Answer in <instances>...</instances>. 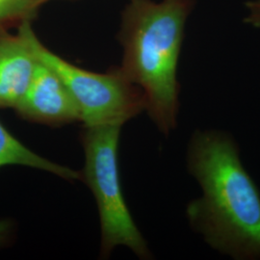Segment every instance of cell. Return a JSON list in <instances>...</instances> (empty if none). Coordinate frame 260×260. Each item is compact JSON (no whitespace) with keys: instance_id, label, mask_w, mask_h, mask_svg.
I'll use <instances>...</instances> for the list:
<instances>
[{"instance_id":"obj_1","label":"cell","mask_w":260,"mask_h":260,"mask_svg":"<svg viewBox=\"0 0 260 260\" xmlns=\"http://www.w3.org/2000/svg\"><path fill=\"white\" fill-rule=\"evenodd\" d=\"M187 167L202 189L186 216L205 243L236 260L260 259V191L243 166L233 136L222 130H196Z\"/></svg>"},{"instance_id":"obj_7","label":"cell","mask_w":260,"mask_h":260,"mask_svg":"<svg viewBox=\"0 0 260 260\" xmlns=\"http://www.w3.org/2000/svg\"><path fill=\"white\" fill-rule=\"evenodd\" d=\"M19 165L42 170L66 180H81V173L42 157L14 137L0 121V168Z\"/></svg>"},{"instance_id":"obj_9","label":"cell","mask_w":260,"mask_h":260,"mask_svg":"<svg viewBox=\"0 0 260 260\" xmlns=\"http://www.w3.org/2000/svg\"><path fill=\"white\" fill-rule=\"evenodd\" d=\"M247 8L249 14L246 21L255 27H260V0L248 2Z\"/></svg>"},{"instance_id":"obj_4","label":"cell","mask_w":260,"mask_h":260,"mask_svg":"<svg viewBox=\"0 0 260 260\" xmlns=\"http://www.w3.org/2000/svg\"><path fill=\"white\" fill-rule=\"evenodd\" d=\"M29 40L38 59L54 71L74 96L84 126L121 124L146 111V99L138 86L121 70L94 74L73 65L54 54L29 29Z\"/></svg>"},{"instance_id":"obj_8","label":"cell","mask_w":260,"mask_h":260,"mask_svg":"<svg viewBox=\"0 0 260 260\" xmlns=\"http://www.w3.org/2000/svg\"><path fill=\"white\" fill-rule=\"evenodd\" d=\"M42 0H0V31L35 14Z\"/></svg>"},{"instance_id":"obj_10","label":"cell","mask_w":260,"mask_h":260,"mask_svg":"<svg viewBox=\"0 0 260 260\" xmlns=\"http://www.w3.org/2000/svg\"><path fill=\"white\" fill-rule=\"evenodd\" d=\"M12 223L8 220H0V247L9 240Z\"/></svg>"},{"instance_id":"obj_6","label":"cell","mask_w":260,"mask_h":260,"mask_svg":"<svg viewBox=\"0 0 260 260\" xmlns=\"http://www.w3.org/2000/svg\"><path fill=\"white\" fill-rule=\"evenodd\" d=\"M29 29L24 20L16 35L0 31V108L15 109L36 73L40 61L31 46Z\"/></svg>"},{"instance_id":"obj_2","label":"cell","mask_w":260,"mask_h":260,"mask_svg":"<svg viewBox=\"0 0 260 260\" xmlns=\"http://www.w3.org/2000/svg\"><path fill=\"white\" fill-rule=\"evenodd\" d=\"M190 8L191 0H134L123 32L121 71L142 90L146 111L164 135L177 127V64Z\"/></svg>"},{"instance_id":"obj_5","label":"cell","mask_w":260,"mask_h":260,"mask_svg":"<svg viewBox=\"0 0 260 260\" xmlns=\"http://www.w3.org/2000/svg\"><path fill=\"white\" fill-rule=\"evenodd\" d=\"M15 111L23 120L48 126L81 121V112L72 93L55 72L41 61Z\"/></svg>"},{"instance_id":"obj_3","label":"cell","mask_w":260,"mask_h":260,"mask_svg":"<svg viewBox=\"0 0 260 260\" xmlns=\"http://www.w3.org/2000/svg\"><path fill=\"white\" fill-rule=\"evenodd\" d=\"M121 124L84 126L81 144L85 167L81 180L95 199L102 229L101 256L106 258L118 246L127 247L142 259L151 258L147 241L137 228L122 194L118 164Z\"/></svg>"}]
</instances>
